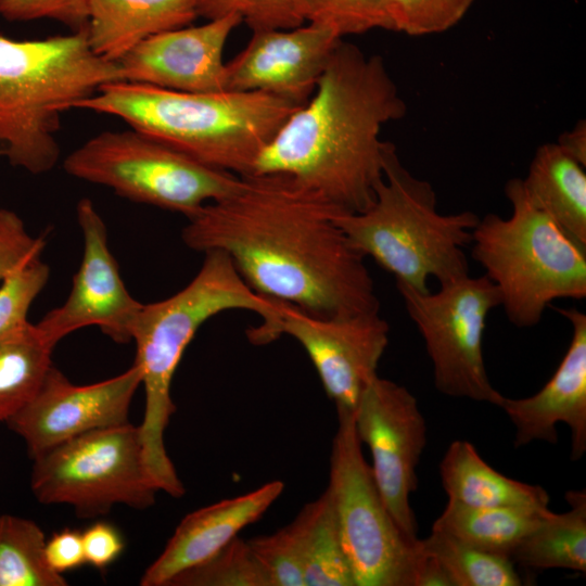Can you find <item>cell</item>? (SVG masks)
I'll list each match as a JSON object with an SVG mask.
<instances>
[{
  "label": "cell",
  "instance_id": "cell-1",
  "mask_svg": "<svg viewBox=\"0 0 586 586\" xmlns=\"http://www.w3.org/2000/svg\"><path fill=\"white\" fill-rule=\"evenodd\" d=\"M339 213L288 176H249L188 218L181 238L196 252H225L253 291L314 316L380 311L365 257L334 220Z\"/></svg>",
  "mask_w": 586,
  "mask_h": 586
},
{
  "label": "cell",
  "instance_id": "cell-2",
  "mask_svg": "<svg viewBox=\"0 0 586 586\" xmlns=\"http://www.w3.org/2000/svg\"><path fill=\"white\" fill-rule=\"evenodd\" d=\"M406 112L382 56L342 39L315 91L263 149L251 176L284 175L343 213L364 212L383 178L381 129Z\"/></svg>",
  "mask_w": 586,
  "mask_h": 586
},
{
  "label": "cell",
  "instance_id": "cell-3",
  "mask_svg": "<svg viewBox=\"0 0 586 586\" xmlns=\"http://www.w3.org/2000/svg\"><path fill=\"white\" fill-rule=\"evenodd\" d=\"M284 303L253 291L222 251L204 253L198 273L181 290L162 301L142 304L131 329L137 364L145 393L139 425L148 471L160 491L177 495L182 488L165 447V430L176 411L171 382L182 355L198 330L212 317L242 309L260 317L246 335L255 345L277 339Z\"/></svg>",
  "mask_w": 586,
  "mask_h": 586
},
{
  "label": "cell",
  "instance_id": "cell-4",
  "mask_svg": "<svg viewBox=\"0 0 586 586\" xmlns=\"http://www.w3.org/2000/svg\"><path fill=\"white\" fill-rule=\"evenodd\" d=\"M263 92H182L112 81L76 109L111 115L212 167L242 177L297 109Z\"/></svg>",
  "mask_w": 586,
  "mask_h": 586
},
{
  "label": "cell",
  "instance_id": "cell-5",
  "mask_svg": "<svg viewBox=\"0 0 586 586\" xmlns=\"http://www.w3.org/2000/svg\"><path fill=\"white\" fill-rule=\"evenodd\" d=\"M116 62L92 52L87 31L16 40L0 35V158L30 174L61 155L62 114L119 81Z\"/></svg>",
  "mask_w": 586,
  "mask_h": 586
},
{
  "label": "cell",
  "instance_id": "cell-6",
  "mask_svg": "<svg viewBox=\"0 0 586 586\" xmlns=\"http://www.w3.org/2000/svg\"><path fill=\"white\" fill-rule=\"evenodd\" d=\"M479 219L471 211L440 213L433 186L403 165L391 142L372 204L334 217L349 244L391 273L396 285L423 293L430 278L442 285L469 275L463 250Z\"/></svg>",
  "mask_w": 586,
  "mask_h": 586
},
{
  "label": "cell",
  "instance_id": "cell-7",
  "mask_svg": "<svg viewBox=\"0 0 586 586\" xmlns=\"http://www.w3.org/2000/svg\"><path fill=\"white\" fill-rule=\"evenodd\" d=\"M505 195L511 215L479 219L472 257L496 285L508 320L532 328L553 301L586 297V245L530 200L521 178L507 181Z\"/></svg>",
  "mask_w": 586,
  "mask_h": 586
},
{
  "label": "cell",
  "instance_id": "cell-8",
  "mask_svg": "<svg viewBox=\"0 0 586 586\" xmlns=\"http://www.w3.org/2000/svg\"><path fill=\"white\" fill-rule=\"evenodd\" d=\"M63 168L72 177L187 219L244 183L242 176L203 164L132 128L90 138L66 156Z\"/></svg>",
  "mask_w": 586,
  "mask_h": 586
},
{
  "label": "cell",
  "instance_id": "cell-9",
  "mask_svg": "<svg viewBox=\"0 0 586 586\" xmlns=\"http://www.w3.org/2000/svg\"><path fill=\"white\" fill-rule=\"evenodd\" d=\"M336 413L327 488L355 585L415 586L419 539H410L388 511L364 458L354 411Z\"/></svg>",
  "mask_w": 586,
  "mask_h": 586
},
{
  "label": "cell",
  "instance_id": "cell-10",
  "mask_svg": "<svg viewBox=\"0 0 586 586\" xmlns=\"http://www.w3.org/2000/svg\"><path fill=\"white\" fill-rule=\"evenodd\" d=\"M31 459L30 488L41 504L68 505L90 518L118 504L144 509L155 502L158 489L145 464L139 425L93 430Z\"/></svg>",
  "mask_w": 586,
  "mask_h": 586
},
{
  "label": "cell",
  "instance_id": "cell-11",
  "mask_svg": "<svg viewBox=\"0 0 586 586\" xmlns=\"http://www.w3.org/2000/svg\"><path fill=\"white\" fill-rule=\"evenodd\" d=\"M396 288L423 339L436 390L497 406L502 395L492 385L483 357L487 317L500 306L496 285L485 275L469 273L435 293Z\"/></svg>",
  "mask_w": 586,
  "mask_h": 586
},
{
  "label": "cell",
  "instance_id": "cell-12",
  "mask_svg": "<svg viewBox=\"0 0 586 586\" xmlns=\"http://www.w3.org/2000/svg\"><path fill=\"white\" fill-rule=\"evenodd\" d=\"M354 422L360 443L370 449V467L388 511L410 539H419L410 495L418 487L426 423L417 398L405 386L375 375L360 396Z\"/></svg>",
  "mask_w": 586,
  "mask_h": 586
},
{
  "label": "cell",
  "instance_id": "cell-13",
  "mask_svg": "<svg viewBox=\"0 0 586 586\" xmlns=\"http://www.w3.org/2000/svg\"><path fill=\"white\" fill-rule=\"evenodd\" d=\"M388 333L380 311L319 317L286 303L277 329L278 337L290 335L303 346L335 407L352 411L378 375Z\"/></svg>",
  "mask_w": 586,
  "mask_h": 586
},
{
  "label": "cell",
  "instance_id": "cell-14",
  "mask_svg": "<svg viewBox=\"0 0 586 586\" xmlns=\"http://www.w3.org/2000/svg\"><path fill=\"white\" fill-rule=\"evenodd\" d=\"M76 215L82 234V257L66 301L36 323L55 346L81 328L95 326L117 343L131 341V329L142 303L122 279L107 241L106 226L91 200L81 199Z\"/></svg>",
  "mask_w": 586,
  "mask_h": 586
},
{
  "label": "cell",
  "instance_id": "cell-15",
  "mask_svg": "<svg viewBox=\"0 0 586 586\" xmlns=\"http://www.w3.org/2000/svg\"><path fill=\"white\" fill-rule=\"evenodd\" d=\"M140 385L141 370L135 362L118 375L85 385L72 383L52 366L35 396L7 424L34 458L78 435L128 422Z\"/></svg>",
  "mask_w": 586,
  "mask_h": 586
},
{
  "label": "cell",
  "instance_id": "cell-16",
  "mask_svg": "<svg viewBox=\"0 0 586 586\" xmlns=\"http://www.w3.org/2000/svg\"><path fill=\"white\" fill-rule=\"evenodd\" d=\"M340 40L333 29L317 23L252 30L244 49L226 63V90L263 92L301 106Z\"/></svg>",
  "mask_w": 586,
  "mask_h": 586
},
{
  "label": "cell",
  "instance_id": "cell-17",
  "mask_svg": "<svg viewBox=\"0 0 586 586\" xmlns=\"http://www.w3.org/2000/svg\"><path fill=\"white\" fill-rule=\"evenodd\" d=\"M242 22L231 14L155 34L116 61L120 80L182 92L227 91L224 50Z\"/></svg>",
  "mask_w": 586,
  "mask_h": 586
},
{
  "label": "cell",
  "instance_id": "cell-18",
  "mask_svg": "<svg viewBox=\"0 0 586 586\" xmlns=\"http://www.w3.org/2000/svg\"><path fill=\"white\" fill-rule=\"evenodd\" d=\"M555 309L571 324L569 348L549 381L524 398L501 396V408L515 428L514 446L558 442L557 424L571 431V459L586 451V314L575 307Z\"/></svg>",
  "mask_w": 586,
  "mask_h": 586
},
{
  "label": "cell",
  "instance_id": "cell-19",
  "mask_svg": "<svg viewBox=\"0 0 586 586\" xmlns=\"http://www.w3.org/2000/svg\"><path fill=\"white\" fill-rule=\"evenodd\" d=\"M283 489L282 481H271L187 514L164 550L144 571L140 584L168 586L179 574L204 563L244 527L259 520Z\"/></svg>",
  "mask_w": 586,
  "mask_h": 586
},
{
  "label": "cell",
  "instance_id": "cell-20",
  "mask_svg": "<svg viewBox=\"0 0 586 586\" xmlns=\"http://www.w3.org/2000/svg\"><path fill=\"white\" fill-rule=\"evenodd\" d=\"M86 4L89 47L111 62L144 39L199 17L193 0H86Z\"/></svg>",
  "mask_w": 586,
  "mask_h": 586
},
{
  "label": "cell",
  "instance_id": "cell-21",
  "mask_svg": "<svg viewBox=\"0 0 586 586\" xmlns=\"http://www.w3.org/2000/svg\"><path fill=\"white\" fill-rule=\"evenodd\" d=\"M448 498L471 507L547 509L548 493L539 485L510 479L492 468L467 441H454L440 464Z\"/></svg>",
  "mask_w": 586,
  "mask_h": 586
},
{
  "label": "cell",
  "instance_id": "cell-22",
  "mask_svg": "<svg viewBox=\"0 0 586 586\" xmlns=\"http://www.w3.org/2000/svg\"><path fill=\"white\" fill-rule=\"evenodd\" d=\"M585 167L556 142H549L536 150L522 179L530 200L583 245H586Z\"/></svg>",
  "mask_w": 586,
  "mask_h": 586
},
{
  "label": "cell",
  "instance_id": "cell-23",
  "mask_svg": "<svg viewBox=\"0 0 586 586\" xmlns=\"http://www.w3.org/2000/svg\"><path fill=\"white\" fill-rule=\"evenodd\" d=\"M549 511V508L471 507L449 499L432 528L480 550L511 559L519 544Z\"/></svg>",
  "mask_w": 586,
  "mask_h": 586
},
{
  "label": "cell",
  "instance_id": "cell-24",
  "mask_svg": "<svg viewBox=\"0 0 586 586\" xmlns=\"http://www.w3.org/2000/svg\"><path fill=\"white\" fill-rule=\"evenodd\" d=\"M570 510H551L511 555V560L533 569H568L586 572V493L565 494Z\"/></svg>",
  "mask_w": 586,
  "mask_h": 586
},
{
  "label": "cell",
  "instance_id": "cell-25",
  "mask_svg": "<svg viewBox=\"0 0 586 586\" xmlns=\"http://www.w3.org/2000/svg\"><path fill=\"white\" fill-rule=\"evenodd\" d=\"M53 348L29 321L0 334V422L35 396L52 367Z\"/></svg>",
  "mask_w": 586,
  "mask_h": 586
},
{
  "label": "cell",
  "instance_id": "cell-26",
  "mask_svg": "<svg viewBox=\"0 0 586 586\" xmlns=\"http://www.w3.org/2000/svg\"><path fill=\"white\" fill-rule=\"evenodd\" d=\"M305 517V586H356L328 488L302 509Z\"/></svg>",
  "mask_w": 586,
  "mask_h": 586
},
{
  "label": "cell",
  "instance_id": "cell-27",
  "mask_svg": "<svg viewBox=\"0 0 586 586\" xmlns=\"http://www.w3.org/2000/svg\"><path fill=\"white\" fill-rule=\"evenodd\" d=\"M46 537L31 520L0 515V586H64L46 558Z\"/></svg>",
  "mask_w": 586,
  "mask_h": 586
},
{
  "label": "cell",
  "instance_id": "cell-28",
  "mask_svg": "<svg viewBox=\"0 0 586 586\" xmlns=\"http://www.w3.org/2000/svg\"><path fill=\"white\" fill-rule=\"evenodd\" d=\"M420 549L434 558L450 586H519L522 584L510 558L474 548L456 537L433 530Z\"/></svg>",
  "mask_w": 586,
  "mask_h": 586
},
{
  "label": "cell",
  "instance_id": "cell-29",
  "mask_svg": "<svg viewBox=\"0 0 586 586\" xmlns=\"http://www.w3.org/2000/svg\"><path fill=\"white\" fill-rule=\"evenodd\" d=\"M168 586H271L247 540L237 536L204 563L176 576Z\"/></svg>",
  "mask_w": 586,
  "mask_h": 586
},
{
  "label": "cell",
  "instance_id": "cell-30",
  "mask_svg": "<svg viewBox=\"0 0 586 586\" xmlns=\"http://www.w3.org/2000/svg\"><path fill=\"white\" fill-rule=\"evenodd\" d=\"M271 586H305V517L303 511L283 528L247 539Z\"/></svg>",
  "mask_w": 586,
  "mask_h": 586
},
{
  "label": "cell",
  "instance_id": "cell-31",
  "mask_svg": "<svg viewBox=\"0 0 586 586\" xmlns=\"http://www.w3.org/2000/svg\"><path fill=\"white\" fill-rule=\"evenodd\" d=\"M475 0H382L387 30L409 36L444 33L457 25Z\"/></svg>",
  "mask_w": 586,
  "mask_h": 586
},
{
  "label": "cell",
  "instance_id": "cell-32",
  "mask_svg": "<svg viewBox=\"0 0 586 586\" xmlns=\"http://www.w3.org/2000/svg\"><path fill=\"white\" fill-rule=\"evenodd\" d=\"M207 21L239 15L252 29L294 28L304 24L300 0H193Z\"/></svg>",
  "mask_w": 586,
  "mask_h": 586
},
{
  "label": "cell",
  "instance_id": "cell-33",
  "mask_svg": "<svg viewBox=\"0 0 586 586\" xmlns=\"http://www.w3.org/2000/svg\"><path fill=\"white\" fill-rule=\"evenodd\" d=\"M300 10L304 21L328 26L341 38L387 30L382 0H300Z\"/></svg>",
  "mask_w": 586,
  "mask_h": 586
},
{
  "label": "cell",
  "instance_id": "cell-34",
  "mask_svg": "<svg viewBox=\"0 0 586 586\" xmlns=\"http://www.w3.org/2000/svg\"><path fill=\"white\" fill-rule=\"evenodd\" d=\"M50 277L49 266L35 256L0 283V334L28 321L27 314Z\"/></svg>",
  "mask_w": 586,
  "mask_h": 586
},
{
  "label": "cell",
  "instance_id": "cell-35",
  "mask_svg": "<svg viewBox=\"0 0 586 586\" xmlns=\"http://www.w3.org/2000/svg\"><path fill=\"white\" fill-rule=\"evenodd\" d=\"M0 16L9 22L56 21L71 31L87 29L86 0H0Z\"/></svg>",
  "mask_w": 586,
  "mask_h": 586
},
{
  "label": "cell",
  "instance_id": "cell-36",
  "mask_svg": "<svg viewBox=\"0 0 586 586\" xmlns=\"http://www.w3.org/2000/svg\"><path fill=\"white\" fill-rule=\"evenodd\" d=\"M46 242L33 237L22 218L0 206V283L28 259L42 255Z\"/></svg>",
  "mask_w": 586,
  "mask_h": 586
},
{
  "label": "cell",
  "instance_id": "cell-37",
  "mask_svg": "<svg viewBox=\"0 0 586 586\" xmlns=\"http://www.w3.org/2000/svg\"><path fill=\"white\" fill-rule=\"evenodd\" d=\"M86 563L104 569L113 563L124 549L119 532L111 524L97 522L81 532Z\"/></svg>",
  "mask_w": 586,
  "mask_h": 586
},
{
  "label": "cell",
  "instance_id": "cell-38",
  "mask_svg": "<svg viewBox=\"0 0 586 586\" xmlns=\"http://www.w3.org/2000/svg\"><path fill=\"white\" fill-rule=\"evenodd\" d=\"M46 558L56 573L76 569L86 563L81 532L64 528L46 540Z\"/></svg>",
  "mask_w": 586,
  "mask_h": 586
},
{
  "label": "cell",
  "instance_id": "cell-39",
  "mask_svg": "<svg viewBox=\"0 0 586 586\" xmlns=\"http://www.w3.org/2000/svg\"><path fill=\"white\" fill-rule=\"evenodd\" d=\"M565 153L586 166V123L581 119L568 131L561 133L556 142Z\"/></svg>",
  "mask_w": 586,
  "mask_h": 586
}]
</instances>
